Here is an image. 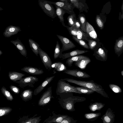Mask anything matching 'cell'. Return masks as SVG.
I'll use <instances>...</instances> for the list:
<instances>
[{"mask_svg": "<svg viewBox=\"0 0 123 123\" xmlns=\"http://www.w3.org/2000/svg\"><path fill=\"white\" fill-rule=\"evenodd\" d=\"M59 96L58 102L60 106L63 109L69 111H75L74 104L76 103L82 102L86 99L84 97L74 96L71 92L62 93Z\"/></svg>", "mask_w": 123, "mask_h": 123, "instance_id": "obj_1", "label": "cell"}, {"mask_svg": "<svg viewBox=\"0 0 123 123\" xmlns=\"http://www.w3.org/2000/svg\"><path fill=\"white\" fill-rule=\"evenodd\" d=\"M62 79L69 82L92 89L105 98H109L108 94L102 86L94 82L93 80L85 81L78 80L72 78H66Z\"/></svg>", "mask_w": 123, "mask_h": 123, "instance_id": "obj_2", "label": "cell"}, {"mask_svg": "<svg viewBox=\"0 0 123 123\" xmlns=\"http://www.w3.org/2000/svg\"><path fill=\"white\" fill-rule=\"evenodd\" d=\"M71 92L82 94L76 89L75 86H72L62 79L58 80L56 90V93L57 95L65 93Z\"/></svg>", "mask_w": 123, "mask_h": 123, "instance_id": "obj_3", "label": "cell"}, {"mask_svg": "<svg viewBox=\"0 0 123 123\" xmlns=\"http://www.w3.org/2000/svg\"><path fill=\"white\" fill-rule=\"evenodd\" d=\"M38 5L43 12L47 15L53 18L57 17L55 12L52 4L46 0H38Z\"/></svg>", "mask_w": 123, "mask_h": 123, "instance_id": "obj_4", "label": "cell"}, {"mask_svg": "<svg viewBox=\"0 0 123 123\" xmlns=\"http://www.w3.org/2000/svg\"><path fill=\"white\" fill-rule=\"evenodd\" d=\"M94 51L92 55L97 59L102 61H105L107 60L108 50L101 43H100Z\"/></svg>", "mask_w": 123, "mask_h": 123, "instance_id": "obj_5", "label": "cell"}, {"mask_svg": "<svg viewBox=\"0 0 123 123\" xmlns=\"http://www.w3.org/2000/svg\"><path fill=\"white\" fill-rule=\"evenodd\" d=\"M54 98L52 95V86H50L42 94L38 102L39 106H43L48 104L52 98Z\"/></svg>", "mask_w": 123, "mask_h": 123, "instance_id": "obj_6", "label": "cell"}, {"mask_svg": "<svg viewBox=\"0 0 123 123\" xmlns=\"http://www.w3.org/2000/svg\"><path fill=\"white\" fill-rule=\"evenodd\" d=\"M64 27L68 29L70 34L78 39L86 41L89 37L87 33H86L80 29H77L72 26H69L65 25Z\"/></svg>", "mask_w": 123, "mask_h": 123, "instance_id": "obj_7", "label": "cell"}, {"mask_svg": "<svg viewBox=\"0 0 123 123\" xmlns=\"http://www.w3.org/2000/svg\"><path fill=\"white\" fill-rule=\"evenodd\" d=\"M38 79L35 76H28L18 81H14L19 84V86L22 88H24L28 86L31 87H34L35 83L38 81Z\"/></svg>", "mask_w": 123, "mask_h": 123, "instance_id": "obj_8", "label": "cell"}, {"mask_svg": "<svg viewBox=\"0 0 123 123\" xmlns=\"http://www.w3.org/2000/svg\"><path fill=\"white\" fill-rule=\"evenodd\" d=\"M56 36L62 45V48L61 49V54L63 52L70 49L76 47L74 43L67 38L59 35H57Z\"/></svg>", "mask_w": 123, "mask_h": 123, "instance_id": "obj_9", "label": "cell"}, {"mask_svg": "<svg viewBox=\"0 0 123 123\" xmlns=\"http://www.w3.org/2000/svg\"><path fill=\"white\" fill-rule=\"evenodd\" d=\"M38 54L46 69L48 70L51 69L52 68L51 66L52 63L48 55L40 48L38 49Z\"/></svg>", "mask_w": 123, "mask_h": 123, "instance_id": "obj_10", "label": "cell"}, {"mask_svg": "<svg viewBox=\"0 0 123 123\" xmlns=\"http://www.w3.org/2000/svg\"><path fill=\"white\" fill-rule=\"evenodd\" d=\"M49 2L51 4L56 5L61 7L66 13L70 14H74L73 10L74 7L71 3L60 1L53 2L49 1Z\"/></svg>", "mask_w": 123, "mask_h": 123, "instance_id": "obj_11", "label": "cell"}, {"mask_svg": "<svg viewBox=\"0 0 123 123\" xmlns=\"http://www.w3.org/2000/svg\"><path fill=\"white\" fill-rule=\"evenodd\" d=\"M63 73L79 78H88L91 77L85 72L77 69H67Z\"/></svg>", "mask_w": 123, "mask_h": 123, "instance_id": "obj_12", "label": "cell"}, {"mask_svg": "<svg viewBox=\"0 0 123 123\" xmlns=\"http://www.w3.org/2000/svg\"><path fill=\"white\" fill-rule=\"evenodd\" d=\"M52 115L50 116L45 119L43 123H59L64 118L68 117L67 115L56 114L54 111L52 112Z\"/></svg>", "mask_w": 123, "mask_h": 123, "instance_id": "obj_13", "label": "cell"}, {"mask_svg": "<svg viewBox=\"0 0 123 123\" xmlns=\"http://www.w3.org/2000/svg\"><path fill=\"white\" fill-rule=\"evenodd\" d=\"M115 115L110 108L107 110L105 114L101 117V119L103 123H113L115 121Z\"/></svg>", "mask_w": 123, "mask_h": 123, "instance_id": "obj_14", "label": "cell"}, {"mask_svg": "<svg viewBox=\"0 0 123 123\" xmlns=\"http://www.w3.org/2000/svg\"><path fill=\"white\" fill-rule=\"evenodd\" d=\"M21 31V30L19 27L10 25L6 28L3 35L6 37H9Z\"/></svg>", "mask_w": 123, "mask_h": 123, "instance_id": "obj_15", "label": "cell"}, {"mask_svg": "<svg viewBox=\"0 0 123 123\" xmlns=\"http://www.w3.org/2000/svg\"><path fill=\"white\" fill-rule=\"evenodd\" d=\"M55 76L47 77L44 81L34 90L33 92L34 95L36 96L40 93L46 86L53 80Z\"/></svg>", "mask_w": 123, "mask_h": 123, "instance_id": "obj_16", "label": "cell"}, {"mask_svg": "<svg viewBox=\"0 0 123 123\" xmlns=\"http://www.w3.org/2000/svg\"><path fill=\"white\" fill-rule=\"evenodd\" d=\"M86 33L89 37L94 40L98 41L99 40L94 28L93 26L87 21L86 22Z\"/></svg>", "mask_w": 123, "mask_h": 123, "instance_id": "obj_17", "label": "cell"}, {"mask_svg": "<svg viewBox=\"0 0 123 123\" xmlns=\"http://www.w3.org/2000/svg\"><path fill=\"white\" fill-rule=\"evenodd\" d=\"M115 53L118 57L120 56L123 52V37H119L116 40L114 46Z\"/></svg>", "mask_w": 123, "mask_h": 123, "instance_id": "obj_18", "label": "cell"}, {"mask_svg": "<svg viewBox=\"0 0 123 123\" xmlns=\"http://www.w3.org/2000/svg\"><path fill=\"white\" fill-rule=\"evenodd\" d=\"M89 52L87 50H80L76 49L69 52L62 53L59 57L62 58V60L71 57L86 53Z\"/></svg>", "mask_w": 123, "mask_h": 123, "instance_id": "obj_19", "label": "cell"}, {"mask_svg": "<svg viewBox=\"0 0 123 123\" xmlns=\"http://www.w3.org/2000/svg\"><path fill=\"white\" fill-rule=\"evenodd\" d=\"M11 42L15 45L22 55L25 57H26L27 50L20 40L18 38L15 40L11 41Z\"/></svg>", "mask_w": 123, "mask_h": 123, "instance_id": "obj_20", "label": "cell"}, {"mask_svg": "<svg viewBox=\"0 0 123 123\" xmlns=\"http://www.w3.org/2000/svg\"><path fill=\"white\" fill-rule=\"evenodd\" d=\"M21 70L28 73L34 75H40L44 73L42 69L31 66L25 67Z\"/></svg>", "mask_w": 123, "mask_h": 123, "instance_id": "obj_21", "label": "cell"}, {"mask_svg": "<svg viewBox=\"0 0 123 123\" xmlns=\"http://www.w3.org/2000/svg\"><path fill=\"white\" fill-rule=\"evenodd\" d=\"M89 58L88 57L82 55L75 56L68 58L66 62V63L68 66L71 67L72 66L74 62L78 61L84 59Z\"/></svg>", "mask_w": 123, "mask_h": 123, "instance_id": "obj_22", "label": "cell"}, {"mask_svg": "<svg viewBox=\"0 0 123 123\" xmlns=\"http://www.w3.org/2000/svg\"><path fill=\"white\" fill-rule=\"evenodd\" d=\"M37 114H35L33 117L29 118L28 116L23 117V120L21 122L22 123H39L41 120V116L36 117Z\"/></svg>", "mask_w": 123, "mask_h": 123, "instance_id": "obj_23", "label": "cell"}, {"mask_svg": "<svg viewBox=\"0 0 123 123\" xmlns=\"http://www.w3.org/2000/svg\"><path fill=\"white\" fill-rule=\"evenodd\" d=\"M33 92L31 89L26 90L22 93L20 96L23 100L27 102L32 99Z\"/></svg>", "mask_w": 123, "mask_h": 123, "instance_id": "obj_24", "label": "cell"}, {"mask_svg": "<svg viewBox=\"0 0 123 123\" xmlns=\"http://www.w3.org/2000/svg\"><path fill=\"white\" fill-rule=\"evenodd\" d=\"M25 75L23 74L16 72H9L8 73L9 79L14 82L21 79Z\"/></svg>", "mask_w": 123, "mask_h": 123, "instance_id": "obj_25", "label": "cell"}, {"mask_svg": "<svg viewBox=\"0 0 123 123\" xmlns=\"http://www.w3.org/2000/svg\"><path fill=\"white\" fill-rule=\"evenodd\" d=\"M55 6L56 9L55 12L56 15L60 20V22L62 23L64 26L65 25L64 23L63 15L66 13L61 7L56 5Z\"/></svg>", "mask_w": 123, "mask_h": 123, "instance_id": "obj_26", "label": "cell"}, {"mask_svg": "<svg viewBox=\"0 0 123 123\" xmlns=\"http://www.w3.org/2000/svg\"><path fill=\"white\" fill-rule=\"evenodd\" d=\"M105 105V104L101 102H95L90 104L88 108L92 111H94L97 110L100 111L104 107Z\"/></svg>", "mask_w": 123, "mask_h": 123, "instance_id": "obj_27", "label": "cell"}, {"mask_svg": "<svg viewBox=\"0 0 123 123\" xmlns=\"http://www.w3.org/2000/svg\"><path fill=\"white\" fill-rule=\"evenodd\" d=\"M29 44L31 50L36 55L38 56V49L40 47L39 45L33 39H29Z\"/></svg>", "mask_w": 123, "mask_h": 123, "instance_id": "obj_28", "label": "cell"}, {"mask_svg": "<svg viewBox=\"0 0 123 123\" xmlns=\"http://www.w3.org/2000/svg\"><path fill=\"white\" fill-rule=\"evenodd\" d=\"M91 62L90 58L84 59L80 61L74 62L75 65L82 69H85L87 65Z\"/></svg>", "mask_w": 123, "mask_h": 123, "instance_id": "obj_29", "label": "cell"}, {"mask_svg": "<svg viewBox=\"0 0 123 123\" xmlns=\"http://www.w3.org/2000/svg\"><path fill=\"white\" fill-rule=\"evenodd\" d=\"M101 113H89L84 115L85 118L87 120L91 121H94L98 118L101 115Z\"/></svg>", "mask_w": 123, "mask_h": 123, "instance_id": "obj_30", "label": "cell"}, {"mask_svg": "<svg viewBox=\"0 0 123 123\" xmlns=\"http://www.w3.org/2000/svg\"><path fill=\"white\" fill-rule=\"evenodd\" d=\"M51 68H55L58 71H64L67 69V68L64 64L60 62H57L52 64Z\"/></svg>", "mask_w": 123, "mask_h": 123, "instance_id": "obj_31", "label": "cell"}, {"mask_svg": "<svg viewBox=\"0 0 123 123\" xmlns=\"http://www.w3.org/2000/svg\"><path fill=\"white\" fill-rule=\"evenodd\" d=\"M75 88L79 92L81 93L82 94L89 95L95 92L92 89L83 86H75Z\"/></svg>", "mask_w": 123, "mask_h": 123, "instance_id": "obj_32", "label": "cell"}, {"mask_svg": "<svg viewBox=\"0 0 123 123\" xmlns=\"http://www.w3.org/2000/svg\"><path fill=\"white\" fill-rule=\"evenodd\" d=\"M1 90L2 93L8 100L12 101L13 100V98L12 95L4 86H3Z\"/></svg>", "mask_w": 123, "mask_h": 123, "instance_id": "obj_33", "label": "cell"}, {"mask_svg": "<svg viewBox=\"0 0 123 123\" xmlns=\"http://www.w3.org/2000/svg\"><path fill=\"white\" fill-rule=\"evenodd\" d=\"M72 38L73 40L83 47L87 49H90L88 45L84 40L78 39L74 36H72Z\"/></svg>", "mask_w": 123, "mask_h": 123, "instance_id": "obj_34", "label": "cell"}, {"mask_svg": "<svg viewBox=\"0 0 123 123\" xmlns=\"http://www.w3.org/2000/svg\"><path fill=\"white\" fill-rule=\"evenodd\" d=\"M12 110L10 107H0V117L9 114Z\"/></svg>", "mask_w": 123, "mask_h": 123, "instance_id": "obj_35", "label": "cell"}, {"mask_svg": "<svg viewBox=\"0 0 123 123\" xmlns=\"http://www.w3.org/2000/svg\"><path fill=\"white\" fill-rule=\"evenodd\" d=\"M86 41L88 42V45L90 49L93 50H94L100 43L99 42L98 43V41L91 39H88Z\"/></svg>", "mask_w": 123, "mask_h": 123, "instance_id": "obj_36", "label": "cell"}, {"mask_svg": "<svg viewBox=\"0 0 123 123\" xmlns=\"http://www.w3.org/2000/svg\"><path fill=\"white\" fill-rule=\"evenodd\" d=\"M79 21L81 24L80 29L84 32L86 33V20L85 18L82 16L79 17Z\"/></svg>", "mask_w": 123, "mask_h": 123, "instance_id": "obj_37", "label": "cell"}, {"mask_svg": "<svg viewBox=\"0 0 123 123\" xmlns=\"http://www.w3.org/2000/svg\"><path fill=\"white\" fill-rule=\"evenodd\" d=\"M109 86L111 89L114 92L119 93L122 92L121 88L118 85L113 84H110Z\"/></svg>", "mask_w": 123, "mask_h": 123, "instance_id": "obj_38", "label": "cell"}, {"mask_svg": "<svg viewBox=\"0 0 123 123\" xmlns=\"http://www.w3.org/2000/svg\"><path fill=\"white\" fill-rule=\"evenodd\" d=\"M61 49L60 45L58 41H57L55 49L54 57L55 59L59 57L61 54Z\"/></svg>", "mask_w": 123, "mask_h": 123, "instance_id": "obj_39", "label": "cell"}, {"mask_svg": "<svg viewBox=\"0 0 123 123\" xmlns=\"http://www.w3.org/2000/svg\"><path fill=\"white\" fill-rule=\"evenodd\" d=\"M96 22L98 26L101 30L104 28V21L98 15H97L96 18Z\"/></svg>", "mask_w": 123, "mask_h": 123, "instance_id": "obj_40", "label": "cell"}, {"mask_svg": "<svg viewBox=\"0 0 123 123\" xmlns=\"http://www.w3.org/2000/svg\"><path fill=\"white\" fill-rule=\"evenodd\" d=\"M68 24L70 26H73L74 25L76 19L75 15L74 14H70L67 18Z\"/></svg>", "mask_w": 123, "mask_h": 123, "instance_id": "obj_41", "label": "cell"}, {"mask_svg": "<svg viewBox=\"0 0 123 123\" xmlns=\"http://www.w3.org/2000/svg\"><path fill=\"white\" fill-rule=\"evenodd\" d=\"M77 120H74L72 117L68 116L64 118L59 123H76Z\"/></svg>", "mask_w": 123, "mask_h": 123, "instance_id": "obj_42", "label": "cell"}, {"mask_svg": "<svg viewBox=\"0 0 123 123\" xmlns=\"http://www.w3.org/2000/svg\"><path fill=\"white\" fill-rule=\"evenodd\" d=\"M74 6L79 9H81V7L79 0H69Z\"/></svg>", "mask_w": 123, "mask_h": 123, "instance_id": "obj_43", "label": "cell"}, {"mask_svg": "<svg viewBox=\"0 0 123 123\" xmlns=\"http://www.w3.org/2000/svg\"><path fill=\"white\" fill-rule=\"evenodd\" d=\"M10 87L11 91L15 93L18 94L19 93L20 90L19 88L17 87L12 85H11L10 86Z\"/></svg>", "mask_w": 123, "mask_h": 123, "instance_id": "obj_44", "label": "cell"}, {"mask_svg": "<svg viewBox=\"0 0 123 123\" xmlns=\"http://www.w3.org/2000/svg\"><path fill=\"white\" fill-rule=\"evenodd\" d=\"M81 24L79 21L76 20L74 23V25L72 26L77 29H80Z\"/></svg>", "mask_w": 123, "mask_h": 123, "instance_id": "obj_45", "label": "cell"}, {"mask_svg": "<svg viewBox=\"0 0 123 123\" xmlns=\"http://www.w3.org/2000/svg\"><path fill=\"white\" fill-rule=\"evenodd\" d=\"M60 1L69 2V0H59Z\"/></svg>", "mask_w": 123, "mask_h": 123, "instance_id": "obj_46", "label": "cell"}, {"mask_svg": "<svg viewBox=\"0 0 123 123\" xmlns=\"http://www.w3.org/2000/svg\"><path fill=\"white\" fill-rule=\"evenodd\" d=\"M3 54L2 51L0 50V56Z\"/></svg>", "mask_w": 123, "mask_h": 123, "instance_id": "obj_47", "label": "cell"}, {"mask_svg": "<svg viewBox=\"0 0 123 123\" xmlns=\"http://www.w3.org/2000/svg\"><path fill=\"white\" fill-rule=\"evenodd\" d=\"M121 74L122 76H123V70H122L121 72Z\"/></svg>", "mask_w": 123, "mask_h": 123, "instance_id": "obj_48", "label": "cell"}, {"mask_svg": "<svg viewBox=\"0 0 123 123\" xmlns=\"http://www.w3.org/2000/svg\"><path fill=\"white\" fill-rule=\"evenodd\" d=\"M3 10V9L0 7V11L2 10Z\"/></svg>", "mask_w": 123, "mask_h": 123, "instance_id": "obj_49", "label": "cell"}, {"mask_svg": "<svg viewBox=\"0 0 123 123\" xmlns=\"http://www.w3.org/2000/svg\"></svg>", "mask_w": 123, "mask_h": 123, "instance_id": "obj_50", "label": "cell"}]
</instances>
